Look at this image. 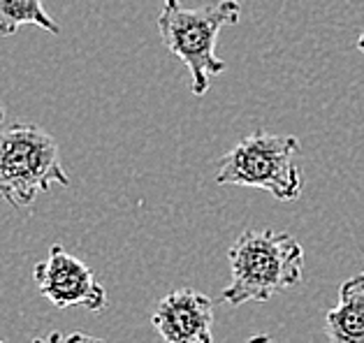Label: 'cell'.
I'll return each mask as SVG.
<instances>
[{
	"instance_id": "cell-1",
	"label": "cell",
	"mask_w": 364,
	"mask_h": 343,
	"mask_svg": "<svg viewBox=\"0 0 364 343\" xmlns=\"http://www.w3.org/2000/svg\"><path fill=\"white\" fill-rule=\"evenodd\" d=\"M228 258L230 283L220 293V302L230 306L269 302L304 278V251L288 232L244 230L230 246Z\"/></svg>"
},
{
	"instance_id": "cell-2",
	"label": "cell",
	"mask_w": 364,
	"mask_h": 343,
	"mask_svg": "<svg viewBox=\"0 0 364 343\" xmlns=\"http://www.w3.org/2000/svg\"><path fill=\"white\" fill-rule=\"evenodd\" d=\"M239 19V0H218L200 7H183L181 0H163L158 33L163 45L188 67L195 98H202L211 79L225 72V60L216 56V40L223 26H237Z\"/></svg>"
},
{
	"instance_id": "cell-3",
	"label": "cell",
	"mask_w": 364,
	"mask_h": 343,
	"mask_svg": "<svg viewBox=\"0 0 364 343\" xmlns=\"http://www.w3.org/2000/svg\"><path fill=\"white\" fill-rule=\"evenodd\" d=\"M297 158V137L255 130L220 158L216 183L267 190L279 202H297L301 195V170Z\"/></svg>"
},
{
	"instance_id": "cell-4",
	"label": "cell",
	"mask_w": 364,
	"mask_h": 343,
	"mask_svg": "<svg viewBox=\"0 0 364 343\" xmlns=\"http://www.w3.org/2000/svg\"><path fill=\"white\" fill-rule=\"evenodd\" d=\"M54 183L70 186V177L60 165L56 139L47 130L33 123L0 130V200L26 209Z\"/></svg>"
},
{
	"instance_id": "cell-5",
	"label": "cell",
	"mask_w": 364,
	"mask_h": 343,
	"mask_svg": "<svg viewBox=\"0 0 364 343\" xmlns=\"http://www.w3.org/2000/svg\"><path fill=\"white\" fill-rule=\"evenodd\" d=\"M33 278L40 295L56 309L84 306L93 313L107 309V290L95 278L93 269L60 244L51 246L47 258L35 265Z\"/></svg>"
},
{
	"instance_id": "cell-6",
	"label": "cell",
	"mask_w": 364,
	"mask_h": 343,
	"mask_svg": "<svg viewBox=\"0 0 364 343\" xmlns=\"http://www.w3.org/2000/svg\"><path fill=\"white\" fill-rule=\"evenodd\" d=\"M151 322L165 343H214V299L181 288L158 302Z\"/></svg>"
},
{
	"instance_id": "cell-7",
	"label": "cell",
	"mask_w": 364,
	"mask_h": 343,
	"mask_svg": "<svg viewBox=\"0 0 364 343\" xmlns=\"http://www.w3.org/2000/svg\"><path fill=\"white\" fill-rule=\"evenodd\" d=\"M325 332L332 343H364V271L339 288V304L327 311Z\"/></svg>"
},
{
	"instance_id": "cell-8",
	"label": "cell",
	"mask_w": 364,
	"mask_h": 343,
	"mask_svg": "<svg viewBox=\"0 0 364 343\" xmlns=\"http://www.w3.org/2000/svg\"><path fill=\"white\" fill-rule=\"evenodd\" d=\"M21 26H38L51 35H60V26L47 14L42 0H0V38H10Z\"/></svg>"
},
{
	"instance_id": "cell-9",
	"label": "cell",
	"mask_w": 364,
	"mask_h": 343,
	"mask_svg": "<svg viewBox=\"0 0 364 343\" xmlns=\"http://www.w3.org/2000/svg\"><path fill=\"white\" fill-rule=\"evenodd\" d=\"M33 343H105V341L97 337H91V334H84V332H73V334L51 332L47 337L33 339Z\"/></svg>"
},
{
	"instance_id": "cell-10",
	"label": "cell",
	"mask_w": 364,
	"mask_h": 343,
	"mask_svg": "<svg viewBox=\"0 0 364 343\" xmlns=\"http://www.w3.org/2000/svg\"><path fill=\"white\" fill-rule=\"evenodd\" d=\"M246 343H274V339L267 337V334H257V337H251Z\"/></svg>"
},
{
	"instance_id": "cell-11",
	"label": "cell",
	"mask_w": 364,
	"mask_h": 343,
	"mask_svg": "<svg viewBox=\"0 0 364 343\" xmlns=\"http://www.w3.org/2000/svg\"><path fill=\"white\" fill-rule=\"evenodd\" d=\"M358 49L362 51V54H364V33L360 35V38H358Z\"/></svg>"
},
{
	"instance_id": "cell-12",
	"label": "cell",
	"mask_w": 364,
	"mask_h": 343,
	"mask_svg": "<svg viewBox=\"0 0 364 343\" xmlns=\"http://www.w3.org/2000/svg\"><path fill=\"white\" fill-rule=\"evenodd\" d=\"M5 121V111H3V104H0V123Z\"/></svg>"
},
{
	"instance_id": "cell-13",
	"label": "cell",
	"mask_w": 364,
	"mask_h": 343,
	"mask_svg": "<svg viewBox=\"0 0 364 343\" xmlns=\"http://www.w3.org/2000/svg\"><path fill=\"white\" fill-rule=\"evenodd\" d=\"M0 343H5V341H0Z\"/></svg>"
}]
</instances>
